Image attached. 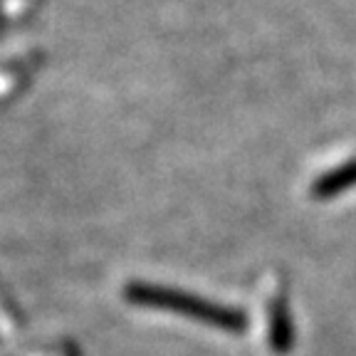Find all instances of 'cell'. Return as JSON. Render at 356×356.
Returning a JSON list of instances; mask_svg holds the SVG:
<instances>
[{"label": "cell", "instance_id": "1", "mask_svg": "<svg viewBox=\"0 0 356 356\" xmlns=\"http://www.w3.org/2000/svg\"><path fill=\"white\" fill-rule=\"evenodd\" d=\"M124 295H127V300L131 302V305L154 307V309H168V312H181V314L195 319V322L228 329V332H240V329L248 327V319H245V314L240 309L213 305V302L198 300V297L188 295V292H178V289L134 282L124 289Z\"/></svg>", "mask_w": 356, "mask_h": 356}, {"label": "cell", "instance_id": "2", "mask_svg": "<svg viewBox=\"0 0 356 356\" xmlns=\"http://www.w3.org/2000/svg\"><path fill=\"white\" fill-rule=\"evenodd\" d=\"M356 186V161H349L339 168H332L327 171L324 176H319L314 184H312L309 193L312 198H319V200H329L334 195L344 193V191L354 188Z\"/></svg>", "mask_w": 356, "mask_h": 356}, {"label": "cell", "instance_id": "3", "mask_svg": "<svg viewBox=\"0 0 356 356\" xmlns=\"http://www.w3.org/2000/svg\"><path fill=\"white\" fill-rule=\"evenodd\" d=\"M295 344V334H292V319H289L287 305L282 297L273 300L270 305V346L277 354H287Z\"/></svg>", "mask_w": 356, "mask_h": 356}]
</instances>
